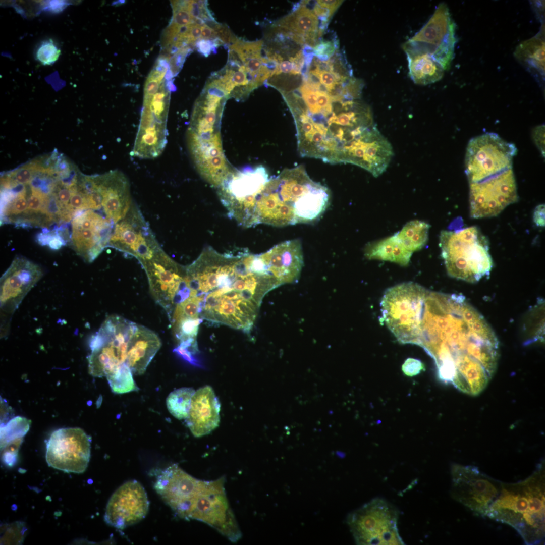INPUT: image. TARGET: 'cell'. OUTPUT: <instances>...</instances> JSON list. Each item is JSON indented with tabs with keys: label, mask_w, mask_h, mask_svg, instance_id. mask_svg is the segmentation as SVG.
Segmentation results:
<instances>
[{
	"label": "cell",
	"mask_w": 545,
	"mask_h": 545,
	"mask_svg": "<svg viewBox=\"0 0 545 545\" xmlns=\"http://www.w3.org/2000/svg\"><path fill=\"white\" fill-rule=\"evenodd\" d=\"M413 344L434 359L442 380L470 395L480 393L497 368V336L462 295L426 289Z\"/></svg>",
	"instance_id": "6da1fadb"
},
{
	"label": "cell",
	"mask_w": 545,
	"mask_h": 545,
	"mask_svg": "<svg viewBox=\"0 0 545 545\" xmlns=\"http://www.w3.org/2000/svg\"><path fill=\"white\" fill-rule=\"evenodd\" d=\"M185 267L188 297L197 303L200 318L246 333L263 298L280 286L257 254L246 248L220 253L207 247Z\"/></svg>",
	"instance_id": "7a4b0ae2"
},
{
	"label": "cell",
	"mask_w": 545,
	"mask_h": 545,
	"mask_svg": "<svg viewBox=\"0 0 545 545\" xmlns=\"http://www.w3.org/2000/svg\"><path fill=\"white\" fill-rule=\"evenodd\" d=\"M329 200L328 188L313 181L303 166L286 169L269 179L255 197L251 223L253 227L310 223L324 212Z\"/></svg>",
	"instance_id": "3957f363"
},
{
	"label": "cell",
	"mask_w": 545,
	"mask_h": 545,
	"mask_svg": "<svg viewBox=\"0 0 545 545\" xmlns=\"http://www.w3.org/2000/svg\"><path fill=\"white\" fill-rule=\"evenodd\" d=\"M224 482L223 478L197 479L174 464L160 472L154 487L179 517L203 522L232 540L240 530L230 507Z\"/></svg>",
	"instance_id": "277c9868"
},
{
	"label": "cell",
	"mask_w": 545,
	"mask_h": 545,
	"mask_svg": "<svg viewBox=\"0 0 545 545\" xmlns=\"http://www.w3.org/2000/svg\"><path fill=\"white\" fill-rule=\"evenodd\" d=\"M544 463L523 480L502 482L500 493L486 516L509 525L527 544H537L544 538Z\"/></svg>",
	"instance_id": "5b68a950"
},
{
	"label": "cell",
	"mask_w": 545,
	"mask_h": 545,
	"mask_svg": "<svg viewBox=\"0 0 545 545\" xmlns=\"http://www.w3.org/2000/svg\"><path fill=\"white\" fill-rule=\"evenodd\" d=\"M439 245L450 277L476 283L489 274L493 263L488 252L489 243L478 227L443 230Z\"/></svg>",
	"instance_id": "8992f818"
},
{
	"label": "cell",
	"mask_w": 545,
	"mask_h": 545,
	"mask_svg": "<svg viewBox=\"0 0 545 545\" xmlns=\"http://www.w3.org/2000/svg\"><path fill=\"white\" fill-rule=\"evenodd\" d=\"M137 323L117 315L109 316L92 337L88 370L94 377H107L126 363L127 346Z\"/></svg>",
	"instance_id": "52a82bcc"
},
{
	"label": "cell",
	"mask_w": 545,
	"mask_h": 545,
	"mask_svg": "<svg viewBox=\"0 0 545 545\" xmlns=\"http://www.w3.org/2000/svg\"><path fill=\"white\" fill-rule=\"evenodd\" d=\"M173 83L164 80L154 92H144L143 106L132 154L154 158L162 152L167 142V122Z\"/></svg>",
	"instance_id": "ba28073f"
},
{
	"label": "cell",
	"mask_w": 545,
	"mask_h": 545,
	"mask_svg": "<svg viewBox=\"0 0 545 545\" xmlns=\"http://www.w3.org/2000/svg\"><path fill=\"white\" fill-rule=\"evenodd\" d=\"M398 511L384 499L375 498L351 512L347 523L358 544H403L397 528Z\"/></svg>",
	"instance_id": "9c48e42d"
},
{
	"label": "cell",
	"mask_w": 545,
	"mask_h": 545,
	"mask_svg": "<svg viewBox=\"0 0 545 545\" xmlns=\"http://www.w3.org/2000/svg\"><path fill=\"white\" fill-rule=\"evenodd\" d=\"M517 148L495 133L472 138L468 143L465 172L470 183H477L512 168Z\"/></svg>",
	"instance_id": "30bf717a"
},
{
	"label": "cell",
	"mask_w": 545,
	"mask_h": 545,
	"mask_svg": "<svg viewBox=\"0 0 545 545\" xmlns=\"http://www.w3.org/2000/svg\"><path fill=\"white\" fill-rule=\"evenodd\" d=\"M268 180L266 170L262 166L243 171L233 170L217 187L228 216L247 228L254 199Z\"/></svg>",
	"instance_id": "8fae6325"
},
{
	"label": "cell",
	"mask_w": 545,
	"mask_h": 545,
	"mask_svg": "<svg viewBox=\"0 0 545 545\" xmlns=\"http://www.w3.org/2000/svg\"><path fill=\"white\" fill-rule=\"evenodd\" d=\"M451 474L452 497L474 514L486 516L500 493L502 482L473 465L453 464Z\"/></svg>",
	"instance_id": "7c38bea8"
},
{
	"label": "cell",
	"mask_w": 545,
	"mask_h": 545,
	"mask_svg": "<svg viewBox=\"0 0 545 545\" xmlns=\"http://www.w3.org/2000/svg\"><path fill=\"white\" fill-rule=\"evenodd\" d=\"M156 303L166 312L170 321L178 295L185 285L186 267L179 264L160 248L152 257L140 262Z\"/></svg>",
	"instance_id": "4fadbf2b"
},
{
	"label": "cell",
	"mask_w": 545,
	"mask_h": 545,
	"mask_svg": "<svg viewBox=\"0 0 545 545\" xmlns=\"http://www.w3.org/2000/svg\"><path fill=\"white\" fill-rule=\"evenodd\" d=\"M91 454V438L79 427L54 430L46 442L45 458L49 467L67 473H82Z\"/></svg>",
	"instance_id": "5bb4252c"
},
{
	"label": "cell",
	"mask_w": 545,
	"mask_h": 545,
	"mask_svg": "<svg viewBox=\"0 0 545 545\" xmlns=\"http://www.w3.org/2000/svg\"><path fill=\"white\" fill-rule=\"evenodd\" d=\"M407 41L431 55L445 71L449 70L457 38L456 24L447 5L440 3L425 24Z\"/></svg>",
	"instance_id": "9a60e30c"
},
{
	"label": "cell",
	"mask_w": 545,
	"mask_h": 545,
	"mask_svg": "<svg viewBox=\"0 0 545 545\" xmlns=\"http://www.w3.org/2000/svg\"><path fill=\"white\" fill-rule=\"evenodd\" d=\"M518 199L517 185L512 168L481 182L470 183L471 217L479 219L496 216Z\"/></svg>",
	"instance_id": "2e32d148"
},
{
	"label": "cell",
	"mask_w": 545,
	"mask_h": 545,
	"mask_svg": "<svg viewBox=\"0 0 545 545\" xmlns=\"http://www.w3.org/2000/svg\"><path fill=\"white\" fill-rule=\"evenodd\" d=\"M108 246L139 260L149 259L161 247L140 210L133 203L115 225Z\"/></svg>",
	"instance_id": "e0dca14e"
},
{
	"label": "cell",
	"mask_w": 545,
	"mask_h": 545,
	"mask_svg": "<svg viewBox=\"0 0 545 545\" xmlns=\"http://www.w3.org/2000/svg\"><path fill=\"white\" fill-rule=\"evenodd\" d=\"M71 225V245L87 262H93L108 246L115 227L102 213L91 209L76 215Z\"/></svg>",
	"instance_id": "ac0fdd59"
},
{
	"label": "cell",
	"mask_w": 545,
	"mask_h": 545,
	"mask_svg": "<svg viewBox=\"0 0 545 545\" xmlns=\"http://www.w3.org/2000/svg\"><path fill=\"white\" fill-rule=\"evenodd\" d=\"M149 503L142 485L135 480L126 482L108 501L104 520L108 525L123 530L141 521L148 511Z\"/></svg>",
	"instance_id": "d6986e66"
},
{
	"label": "cell",
	"mask_w": 545,
	"mask_h": 545,
	"mask_svg": "<svg viewBox=\"0 0 545 545\" xmlns=\"http://www.w3.org/2000/svg\"><path fill=\"white\" fill-rule=\"evenodd\" d=\"M42 276V269L38 264L23 256L16 257L1 278L2 314L12 316Z\"/></svg>",
	"instance_id": "ffe728a7"
},
{
	"label": "cell",
	"mask_w": 545,
	"mask_h": 545,
	"mask_svg": "<svg viewBox=\"0 0 545 545\" xmlns=\"http://www.w3.org/2000/svg\"><path fill=\"white\" fill-rule=\"evenodd\" d=\"M101 196L102 212L115 224L127 213L133 202L127 178L118 171L95 177Z\"/></svg>",
	"instance_id": "44dd1931"
},
{
	"label": "cell",
	"mask_w": 545,
	"mask_h": 545,
	"mask_svg": "<svg viewBox=\"0 0 545 545\" xmlns=\"http://www.w3.org/2000/svg\"><path fill=\"white\" fill-rule=\"evenodd\" d=\"M261 254L269 272L281 285L298 279L303 264L299 239L282 242Z\"/></svg>",
	"instance_id": "7402d4cb"
},
{
	"label": "cell",
	"mask_w": 545,
	"mask_h": 545,
	"mask_svg": "<svg viewBox=\"0 0 545 545\" xmlns=\"http://www.w3.org/2000/svg\"><path fill=\"white\" fill-rule=\"evenodd\" d=\"M220 404L212 388L206 386L194 394L187 424L195 437L206 435L217 427L220 422Z\"/></svg>",
	"instance_id": "603a6c76"
},
{
	"label": "cell",
	"mask_w": 545,
	"mask_h": 545,
	"mask_svg": "<svg viewBox=\"0 0 545 545\" xmlns=\"http://www.w3.org/2000/svg\"><path fill=\"white\" fill-rule=\"evenodd\" d=\"M161 346V340L155 332L137 324L127 352L126 363L133 374H143Z\"/></svg>",
	"instance_id": "cb8c5ba5"
},
{
	"label": "cell",
	"mask_w": 545,
	"mask_h": 545,
	"mask_svg": "<svg viewBox=\"0 0 545 545\" xmlns=\"http://www.w3.org/2000/svg\"><path fill=\"white\" fill-rule=\"evenodd\" d=\"M402 48L407 56L409 76L414 83L426 85L443 78L444 69L427 52L408 41L402 45Z\"/></svg>",
	"instance_id": "d4e9b609"
},
{
	"label": "cell",
	"mask_w": 545,
	"mask_h": 545,
	"mask_svg": "<svg viewBox=\"0 0 545 545\" xmlns=\"http://www.w3.org/2000/svg\"><path fill=\"white\" fill-rule=\"evenodd\" d=\"M544 30L520 43L516 47L515 59L539 81L544 78L545 42Z\"/></svg>",
	"instance_id": "484cf974"
},
{
	"label": "cell",
	"mask_w": 545,
	"mask_h": 545,
	"mask_svg": "<svg viewBox=\"0 0 545 545\" xmlns=\"http://www.w3.org/2000/svg\"><path fill=\"white\" fill-rule=\"evenodd\" d=\"M318 19L312 10L300 3L296 11L279 19L272 27L303 37H317Z\"/></svg>",
	"instance_id": "4316f807"
},
{
	"label": "cell",
	"mask_w": 545,
	"mask_h": 545,
	"mask_svg": "<svg viewBox=\"0 0 545 545\" xmlns=\"http://www.w3.org/2000/svg\"><path fill=\"white\" fill-rule=\"evenodd\" d=\"M412 252L407 250L395 234L386 238L370 242L364 249V255L369 259H377L406 266Z\"/></svg>",
	"instance_id": "83f0119b"
},
{
	"label": "cell",
	"mask_w": 545,
	"mask_h": 545,
	"mask_svg": "<svg viewBox=\"0 0 545 545\" xmlns=\"http://www.w3.org/2000/svg\"><path fill=\"white\" fill-rule=\"evenodd\" d=\"M429 227L424 221L413 220L395 234L403 246L413 253L422 249L427 243Z\"/></svg>",
	"instance_id": "f1b7e54d"
},
{
	"label": "cell",
	"mask_w": 545,
	"mask_h": 545,
	"mask_svg": "<svg viewBox=\"0 0 545 545\" xmlns=\"http://www.w3.org/2000/svg\"><path fill=\"white\" fill-rule=\"evenodd\" d=\"M195 392L192 388H182L172 392L166 400L170 413L178 419H186Z\"/></svg>",
	"instance_id": "f546056e"
},
{
	"label": "cell",
	"mask_w": 545,
	"mask_h": 545,
	"mask_svg": "<svg viewBox=\"0 0 545 545\" xmlns=\"http://www.w3.org/2000/svg\"><path fill=\"white\" fill-rule=\"evenodd\" d=\"M133 373L127 363L106 377L113 392L124 394L139 390L133 378Z\"/></svg>",
	"instance_id": "4dcf8cb0"
},
{
	"label": "cell",
	"mask_w": 545,
	"mask_h": 545,
	"mask_svg": "<svg viewBox=\"0 0 545 545\" xmlns=\"http://www.w3.org/2000/svg\"><path fill=\"white\" fill-rule=\"evenodd\" d=\"M30 422V420L25 418L17 416L1 427V449L10 442L22 438L29 429Z\"/></svg>",
	"instance_id": "1f68e13d"
},
{
	"label": "cell",
	"mask_w": 545,
	"mask_h": 545,
	"mask_svg": "<svg viewBox=\"0 0 545 545\" xmlns=\"http://www.w3.org/2000/svg\"><path fill=\"white\" fill-rule=\"evenodd\" d=\"M171 4L173 8L171 23L179 27L186 26L195 23L188 9L187 1H172Z\"/></svg>",
	"instance_id": "d6a6232c"
},
{
	"label": "cell",
	"mask_w": 545,
	"mask_h": 545,
	"mask_svg": "<svg viewBox=\"0 0 545 545\" xmlns=\"http://www.w3.org/2000/svg\"><path fill=\"white\" fill-rule=\"evenodd\" d=\"M60 54V49L50 39L43 42L39 46L36 52V58L42 64L49 65L58 59Z\"/></svg>",
	"instance_id": "836d02e7"
},
{
	"label": "cell",
	"mask_w": 545,
	"mask_h": 545,
	"mask_svg": "<svg viewBox=\"0 0 545 545\" xmlns=\"http://www.w3.org/2000/svg\"><path fill=\"white\" fill-rule=\"evenodd\" d=\"M338 46V41L335 39L332 41L321 40L313 48L314 56L321 61H328L334 54Z\"/></svg>",
	"instance_id": "e575fe53"
},
{
	"label": "cell",
	"mask_w": 545,
	"mask_h": 545,
	"mask_svg": "<svg viewBox=\"0 0 545 545\" xmlns=\"http://www.w3.org/2000/svg\"><path fill=\"white\" fill-rule=\"evenodd\" d=\"M61 233V232L55 230L46 231L38 236V241L41 245H48L52 249H59L66 242Z\"/></svg>",
	"instance_id": "d590c367"
},
{
	"label": "cell",
	"mask_w": 545,
	"mask_h": 545,
	"mask_svg": "<svg viewBox=\"0 0 545 545\" xmlns=\"http://www.w3.org/2000/svg\"><path fill=\"white\" fill-rule=\"evenodd\" d=\"M22 438L16 439L8 443L4 448L3 454V461L6 465L12 466L16 462L19 448L22 443Z\"/></svg>",
	"instance_id": "8d00e7d4"
},
{
	"label": "cell",
	"mask_w": 545,
	"mask_h": 545,
	"mask_svg": "<svg viewBox=\"0 0 545 545\" xmlns=\"http://www.w3.org/2000/svg\"><path fill=\"white\" fill-rule=\"evenodd\" d=\"M402 370L406 376L412 377L424 370V365L420 360L409 358L405 361Z\"/></svg>",
	"instance_id": "74e56055"
},
{
	"label": "cell",
	"mask_w": 545,
	"mask_h": 545,
	"mask_svg": "<svg viewBox=\"0 0 545 545\" xmlns=\"http://www.w3.org/2000/svg\"><path fill=\"white\" fill-rule=\"evenodd\" d=\"M222 44V42L219 41L199 39L195 43V46L199 52L205 57H207L215 51L217 46Z\"/></svg>",
	"instance_id": "f35d334b"
},
{
	"label": "cell",
	"mask_w": 545,
	"mask_h": 545,
	"mask_svg": "<svg viewBox=\"0 0 545 545\" xmlns=\"http://www.w3.org/2000/svg\"><path fill=\"white\" fill-rule=\"evenodd\" d=\"M289 61L292 65V70L291 73L294 75H299L301 74V71L305 63L304 58L302 50L298 51L294 57H290Z\"/></svg>",
	"instance_id": "ab89813d"
},
{
	"label": "cell",
	"mask_w": 545,
	"mask_h": 545,
	"mask_svg": "<svg viewBox=\"0 0 545 545\" xmlns=\"http://www.w3.org/2000/svg\"><path fill=\"white\" fill-rule=\"evenodd\" d=\"M320 81L327 88L333 86L336 82H340L341 77L333 72L322 71L319 74Z\"/></svg>",
	"instance_id": "60d3db41"
},
{
	"label": "cell",
	"mask_w": 545,
	"mask_h": 545,
	"mask_svg": "<svg viewBox=\"0 0 545 545\" xmlns=\"http://www.w3.org/2000/svg\"><path fill=\"white\" fill-rule=\"evenodd\" d=\"M316 3L320 7L328 9L330 12L331 17L334 14L339 6L343 3V1H317Z\"/></svg>",
	"instance_id": "b9f144b4"
},
{
	"label": "cell",
	"mask_w": 545,
	"mask_h": 545,
	"mask_svg": "<svg viewBox=\"0 0 545 545\" xmlns=\"http://www.w3.org/2000/svg\"><path fill=\"white\" fill-rule=\"evenodd\" d=\"M533 221L537 226L543 227L544 226V205H539L537 206L534 212Z\"/></svg>",
	"instance_id": "7bdbcfd3"
},
{
	"label": "cell",
	"mask_w": 545,
	"mask_h": 545,
	"mask_svg": "<svg viewBox=\"0 0 545 545\" xmlns=\"http://www.w3.org/2000/svg\"><path fill=\"white\" fill-rule=\"evenodd\" d=\"M534 139L538 146L543 151V140L544 139V128L542 126L536 128L534 131Z\"/></svg>",
	"instance_id": "ee69618b"
},
{
	"label": "cell",
	"mask_w": 545,
	"mask_h": 545,
	"mask_svg": "<svg viewBox=\"0 0 545 545\" xmlns=\"http://www.w3.org/2000/svg\"><path fill=\"white\" fill-rule=\"evenodd\" d=\"M313 11L314 14L317 16V17L318 16V18L328 17L330 19L331 17L330 15L329 11L328 9L319 6L316 3V2L315 3V5L313 8Z\"/></svg>",
	"instance_id": "f6af8a7d"
}]
</instances>
